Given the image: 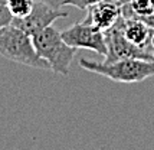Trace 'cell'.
I'll list each match as a JSON object with an SVG mask.
<instances>
[{"label": "cell", "instance_id": "obj_14", "mask_svg": "<svg viewBox=\"0 0 154 150\" xmlns=\"http://www.w3.org/2000/svg\"><path fill=\"white\" fill-rule=\"evenodd\" d=\"M151 52L154 54V35H153V39H151Z\"/></svg>", "mask_w": 154, "mask_h": 150}, {"label": "cell", "instance_id": "obj_2", "mask_svg": "<svg viewBox=\"0 0 154 150\" xmlns=\"http://www.w3.org/2000/svg\"><path fill=\"white\" fill-rule=\"evenodd\" d=\"M0 55L9 61L26 67L36 69H51L49 64L36 52L32 36L13 25L0 29Z\"/></svg>", "mask_w": 154, "mask_h": 150}, {"label": "cell", "instance_id": "obj_7", "mask_svg": "<svg viewBox=\"0 0 154 150\" xmlns=\"http://www.w3.org/2000/svg\"><path fill=\"white\" fill-rule=\"evenodd\" d=\"M121 17V5L117 0H102L87 9V16L82 22L94 25L102 32L112 27Z\"/></svg>", "mask_w": 154, "mask_h": 150}, {"label": "cell", "instance_id": "obj_1", "mask_svg": "<svg viewBox=\"0 0 154 150\" xmlns=\"http://www.w3.org/2000/svg\"><path fill=\"white\" fill-rule=\"evenodd\" d=\"M79 67L109 78L115 82H143L154 77V61L140 58H125L112 62H95L87 58H81Z\"/></svg>", "mask_w": 154, "mask_h": 150}, {"label": "cell", "instance_id": "obj_4", "mask_svg": "<svg viewBox=\"0 0 154 150\" xmlns=\"http://www.w3.org/2000/svg\"><path fill=\"white\" fill-rule=\"evenodd\" d=\"M105 35V45H107V55L104 62H112L125 58H140V59H151L154 61V54L148 49L135 46L122 33L121 27V17L112 27L104 32Z\"/></svg>", "mask_w": 154, "mask_h": 150}, {"label": "cell", "instance_id": "obj_9", "mask_svg": "<svg viewBox=\"0 0 154 150\" xmlns=\"http://www.w3.org/2000/svg\"><path fill=\"white\" fill-rule=\"evenodd\" d=\"M35 0H6V6L9 7L13 17H25L32 12Z\"/></svg>", "mask_w": 154, "mask_h": 150}, {"label": "cell", "instance_id": "obj_11", "mask_svg": "<svg viewBox=\"0 0 154 150\" xmlns=\"http://www.w3.org/2000/svg\"><path fill=\"white\" fill-rule=\"evenodd\" d=\"M102 0H63V6H74L79 10H87L89 6H92Z\"/></svg>", "mask_w": 154, "mask_h": 150}, {"label": "cell", "instance_id": "obj_13", "mask_svg": "<svg viewBox=\"0 0 154 150\" xmlns=\"http://www.w3.org/2000/svg\"><path fill=\"white\" fill-rule=\"evenodd\" d=\"M117 2L120 3L121 6H122V5H127V3H130V0H117Z\"/></svg>", "mask_w": 154, "mask_h": 150}, {"label": "cell", "instance_id": "obj_10", "mask_svg": "<svg viewBox=\"0 0 154 150\" xmlns=\"http://www.w3.org/2000/svg\"><path fill=\"white\" fill-rule=\"evenodd\" d=\"M12 20H13V16L10 13L9 7L6 6V3H0V29L12 25Z\"/></svg>", "mask_w": 154, "mask_h": 150}, {"label": "cell", "instance_id": "obj_8", "mask_svg": "<svg viewBox=\"0 0 154 150\" xmlns=\"http://www.w3.org/2000/svg\"><path fill=\"white\" fill-rule=\"evenodd\" d=\"M122 33L135 46L151 51V39L154 35V27L147 25L141 19H124L121 16Z\"/></svg>", "mask_w": 154, "mask_h": 150}, {"label": "cell", "instance_id": "obj_15", "mask_svg": "<svg viewBox=\"0 0 154 150\" xmlns=\"http://www.w3.org/2000/svg\"><path fill=\"white\" fill-rule=\"evenodd\" d=\"M0 3H6V0H0Z\"/></svg>", "mask_w": 154, "mask_h": 150}, {"label": "cell", "instance_id": "obj_12", "mask_svg": "<svg viewBox=\"0 0 154 150\" xmlns=\"http://www.w3.org/2000/svg\"><path fill=\"white\" fill-rule=\"evenodd\" d=\"M35 2H40V3L49 5V6L55 7V9H60V7H63V0H35Z\"/></svg>", "mask_w": 154, "mask_h": 150}, {"label": "cell", "instance_id": "obj_3", "mask_svg": "<svg viewBox=\"0 0 154 150\" xmlns=\"http://www.w3.org/2000/svg\"><path fill=\"white\" fill-rule=\"evenodd\" d=\"M35 49L39 54L40 58H43L49 64V68L55 74L69 75L71 62L74 59L76 49L69 46L63 41L60 32L54 26L43 29L38 35L32 36Z\"/></svg>", "mask_w": 154, "mask_h": 150}, {"label": "cell", "instance_id": "obj_5", "mask_svg": "<svg viewBox=\"0 0 154 150\" xmlns=\"http://www.w3.org/2000/svg\"><path fill=\"white\" fill-rule=\"evenodd\" d=\"M63 41L75 49H89L101 56L107 55L105 35L104 32L85 22H76L75 25L60 32Z\"/></svg>", "mask_w": 154, "mask_h": 150}, {"label": "cell", "instance_id": "obj_6", "mask_svg": "<svg viewBox=\"0 0 154 150\" xmlns=\"http://www.w3.org/2000/svg\"><path fill=\"white\" fill-rule=\"evenodd\" d=\"M66 12H62L60 9H55L49 5L35 2L32 12L25 17H13L12 25L22 29L29 36H35L39 32H42L43 29L52 26L55 20L66 17Z\"/></svg>", "mask_w": 154, "mask_h": 150}]
</instances>
